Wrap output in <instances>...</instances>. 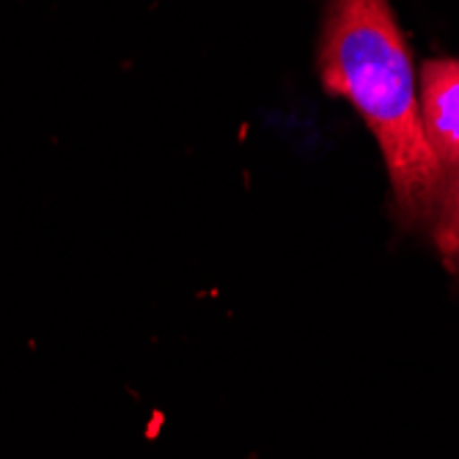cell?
Returning a JSON list of instances; mask_svg holds the SVG:
<instances>
[{
	"mask_svg": "<svg viewBox=\"0 0 459 459\" xmlns=\"http://www.w3.org/2000/svg\"><path fill=\"white\" fill-rule=\"evenodd\" d=\"M419 110L443 174L459 171V58H432L421 66Z\"/></svg>",
	"mask_w": 459,
	"mask_h": 459,
	"instance_id": "7a4b0ae2",
	"label": "cell"
},
{
	"mask_svg": "<svg viewBox=\"0 0 459 459\" xmlns=\"http://www.w3.org/2000/svg\"><path fill=\"white\" fill-rule=\"evenodd\" d=\"M319 80L380 143L399 215L432 221L446 174L424 138L412 58L388 0H327Z\"/></svg>",
	"mask_w": 459,
	"mask_h": 459,
	"instance_id": "6da1fadb",
	"label": "cell"
},
{
	"mask_svg": "<svg viewBox=\"0 0 459 459\" xmlns=\"http://www.w3.org/2000/svg\"><path fill=\"white\" fill-rule=\"evenodd\" d=\"M432 221L440 254L459 270V171H451L446 177Z\"/></svg>",
	"mask_w": 459,
	"mask_h": 459,
	"instance_id": "3957f363",
	"label": "cell"
}]
</instances>
